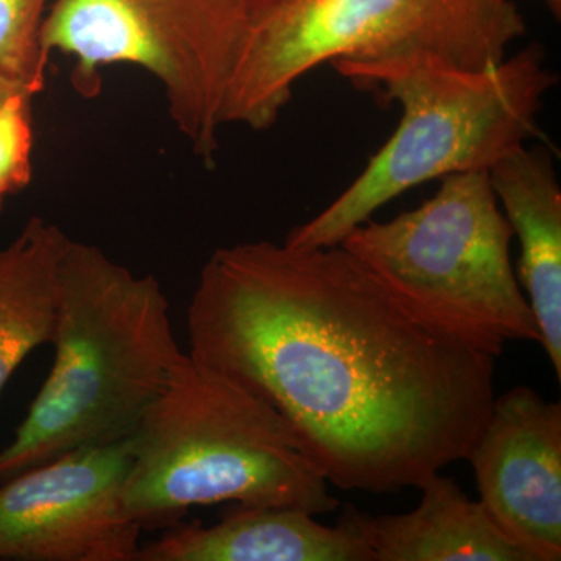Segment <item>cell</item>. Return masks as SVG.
Masks as SVG:
<instances>
[{
	"instance_id": "1",
	"label": "cell",
	"mask_w": 561,
	"mask_h": 561,
	"mask_svg": "<svg viewBox=\"0 0 561 561\" xmlns=\"http://www.w3.org/2000/svg\"><path fill=\"white\" fill-rule=\"evenodd\" d=\"M190 354L272 405L331 485L419 486L467 460L496 357L424 319L342 245L214 251L187 308Z\"/></svg>"
},
{
	"instance_id": "2",
	"label": "cell",
	"mask_w": 561,
	"mask_h": 561,
	"mask_svg": "<svg viewBox=\"0 0 561 561\" xmlns=\"http://www.w3.org/2000/svg\"><path fill=\"white\" fill-rule=\"evenodd\" d=\"M160 280L69 239L49 376L0 449V483L62 454L127 440L186 353Z\"/></svg>"
},
{
	"instance_id": "3",
	"label": "cell",
	"mask_w": 561,
	"mask_h": 561,
	"mask_svg": "<svg viewBox=\"0 0 561 561\" xmlns=\"http://www.w3.org/2000/svg\"><path fill=\"white\" fill-rule=\"evenodd\" d=\"M332 66L359 90L400 103L401 121L335 201L291 228L284 242L300 249L341 245L376 210L427 181L489 172L540 138L538 114L559 81L538 43L483 69L427 54Z\"/></svg>"
},
{
	"instance_id": "4",
	"label": "cell",
	"mask_w": 561,
	"mask_h": 561,
	"mask_svg": "<svg viewBox=\"0 0 561 561\" xmlns=\"http://www.w3.org/2000/svg\"><path fill=\"white\" fill-rule=\"evenodd\" d=\"M131 440L122 504L140 530L224 502L316 516L339 505L289 421L190 353Z\"/></svg>"
},
{
	"instance_id": "5",
	"label": "cell",
	"mask_w": 561,
	"mask_h": 561,
	"mask_svg": "<svg viewBox=\"0 0 561 561\" xmlns=\"http://www.w3.org/2000/svg\"><path fill=\"white\" fill-rule=\"evenodd\" d=\"M527 33L513 0H289L251 22L221 124L267 130L313 69L427 54L483 69Z\"/></svg>"
},
{
	"instance_id": "6",
	"label": "cell",
	"mask_w": 561,
	"mask_h": 561,
	"mask_svg": "<svg viewBox=\"0 0 561 561\" xmlns=\"http://www.w3.org/2000/svg\"><path fill=\"white\" fill-rule=\"evenodd\" d=\"M513 238L489 172L478 171L445 176L419 208L367 220L342 245L424 319L500 357L507 342L541 343Z\"/></svg>"
},
{
	"instance_id": "7",
	"label": "cell",
	"mask_w": 561,
	"mask_h": 561,
	"mask_svg": "<svg viewBox=\"0 0 561 561\" xmlns=\"http://www.w3.org/2000/svg\"><path fill=\"white\" fill-rule=\"evenodd\" d=\"M250 24L241 0H54L41 43L72 58L73 87L84 98L101 91L110 66L147 70L194 153L213 161Z\"/></svg>"
},
{
	"instance_id": "8",
	"label": "cell",
	"mask_w": 561,
	"mask_h": 561,
	"mask_svg": "<svg viewBox=\"0 0 561 561\" xmlns=\"http://www.w3.org/2000/svg\"><path fill=\"white\" fill-rule=\"evenodd\" d=\"M133 440L62 454L0 483V560L136 561L122 504Z\"/></svg>"
},
{
	"instance_id": "9",
	"label": "cell",
	"mask_w": 561,
	"mask_h": 561,
	"mask_svg": "<svg viewBox=\"0 0 561 561\" xmlns=\"http://www.w3.org/2000/svg\"><path fill=\"white\" fill-rule=\"evenodd\" d=\"M467 460L483 507L537 561L561 559V404L518 386L494 398Z\"/></svg>"
},
{
	"instance_id": "10",
	"label": "cell",
	"mask_w": 561,
	"mask_h": 561,
	"mask_svg": "<svg viewBox=\"0 0 561 561\" xmlns=\"http://www.w3.org/2000/svg\"><path fill=\"white\" fill-rule=\"evenodd\" d=\"M219 523H179L140 545L136 561H375L346 507L335 526L290 507L234 504Z\"/></svg>"
},
{
	"instance_id": "11",
	"label": "cell",
	"mask_w": 561,
	"mask_h": 561,
	"mask_svg": "<svg viewBox=\"0 0 561 561\" xmlns=\"http://www.w3.org/2000/svg\"><path fill=\"white\" fill-rule=\"evenodd\" d=\"M489 179L513 236L519 241L516 276L561 381V187L552 151L523 146L493 165Z\"/></svg>"
},
{
	"instance_id": "12",
	"label": "cell",
	"mask_w": 561,
	"mask_h": 561,
	"mask_svg": "<svg viewBox=\"0 0 561 561\" xmlns=\"http://www.w3.org/2000/svg\"><path fill=\"white\" fill-rule=\"evenodd\" d=\"M415 511L371 516L354 508L375 561H537L494 523L481 501L435 472Z\"/></svg>"
},
{
	"instance_id": "13",
	"label": "cell",
	"mask_w": 561,
	"mask_h": 561,
	"mask_svg": "<svg viewBox=\"0 0 561 561\" xmlns=\"http://www.w3.org/2000/svg\"><path fill=\"white\" fill-rule=\"evenodd\" d=\"M66 232L33 217L0 249V393L28 354L54 341Z\"/></svg>"
},
{
	"instance_id": "14",
	"label": "cell",
	"mask_w": 561,
	"mask_h": 561,
	"mask_svg": "<svg viewBox=\"0 0 561 561\" xmlns=\"http://www.w3.org/2000/svg\"><path fill=\"white\" fill-rule=\"evenodd\" d=\"M54 0H0V73L39 94L50 55L41 43Z\"/></svg>"
},
{
	"instance_id": "15",
	"label": "cell",
	"mask_w": 561,
	"mask_h": 561,
	"mask_svg": "<svg viewBox=\"0 0 561 561\" xmlns=\"http://www.w3.org/2000/svg\"><path fill=\"white\" fill-rule=\"evenodd\" d=\"M27 92L11 95L0 105V194L9 197L32 181V101Z\"/></svg>"
},
{
	"instance_id": "16",
	"label": "cell",
	"mask_w": 561,
	"mask_h": 561,
	"mask_svg": "<svg viewBox=\"0 0 561 561\" xmlns=\"http://www.w3.org/2000/svg\"><path fill=\"white\" fill-rule=\"evenodd\" d=\"M245 7L247 13L251 22L261 20L265 14L272 13L273 10L279 9L289 0H241Z\"/></svg>"
},
{
	"instance_id": "17",
	"label": "cell",
	"mask_w": 561,
	"mask_h": 561,
	"mask_svg": "<svg viewBox=\"0 0 561 561\" xmlns=\"http://www.w3.org/2000/svg\"><path fill=\"white\" fill-rule=\"evenodd\" d=\"M20 92H27V94L36 95L35 92L28 90L25 84L0 73V105H2L7 99H10L11 95L20 94Z\"/></svg>"
},
{
	"instance_id": "18",
	"label": "cell",
	"mask_w": 561,
	"mask_h": 561,
	"mask_svg": "<svg viewBox=\"0 0 561 561\" xmlns=\"http://www.w3.org/2000/svg\"><path fill=\"white\" fill-rule=\"evenodd\" d=\"M548 3L549 10L552 11L553 16L560 18L561 14V0H545Z\"/></svg>"
},
{
	"instance_id": "19",
	"label": "cell",
	"mask_w": 561,
	"mask_h": 561,
	"mask_svg": "<svg viewBox=\"0 0 561 561\" xmlns=\"http://www.w3.org/2000/svg\"><path fill=\"white\" fill-rule=\"evenodd\" d=\"M5 195L3 194H0V209H2V206H3V202H5Z\"/></svg>"
}]
</instances>
